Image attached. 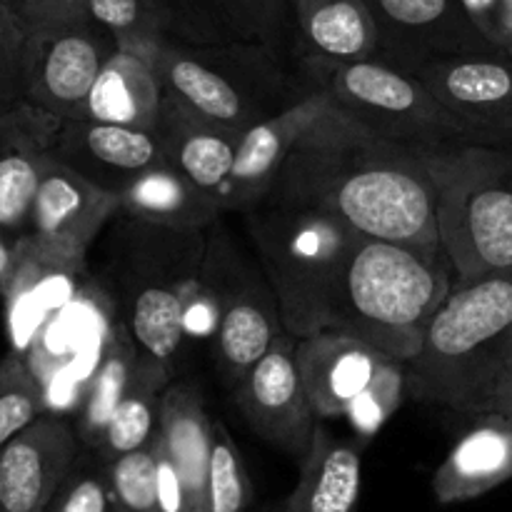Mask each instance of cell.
I'll use <instances>...</instances> for the list:
<instances>
[{
	"label": "cell",
	"instance_id": "cell-1",
	"mask_svg": "<svg viewBox=\"0 0 512 512\" xmlns=\"http://www.w3.org/2000/svg\"><path fill=\"white\" fill-rule=\"evenodd\" d=\"M268 198L325 210L365 238L443 248L423 150L373 133L330 100L300 135Z\"/></svg>",
	"mask_w": 512,
	"mask_h": 512
},
{
	"label": "cell",
	"instance_id": "cell-2",
	"mask_svg": "<svg viewBox=\"0 0 512 512\" xmlns=\"http://www.w3.org/2000/svg\"><path fill=\"white\" fill-rule=\"evenodd\" d=\"M455 283L445 248L423 250L358 235L340 270L325 328L410 363Z\"/></svg>",
	"mask_w": 512,
	"mask_h": 512
},
{
	"label": "cell",
	"instance_id": "cell-3",
	"mask_svg": "<svg viewBox=\"0 0 512 512\" xmlns=\"http://www.w3.org/2000/svg\"><path fill=\"white\" fill-rule=\"evenodd\" d=\"M512 365V268L458 280L408 370V395L463 415L490 413Z\"/></svg>",
	"mask_w": 512,
	"mask_h": 512
},
{
	"label": "cell",
	"instance_id": "cell-4",
	"mask_svg": "<svg viewBox=\"0 0 512 512\" xmlns=\"http://www.w3.org/2000/svg\"><path fill=\"white\" fill-rule=\"evenodd\" d=\"M105 263V295L115 320L143 353L170 368L183 353V313L203 280L208 230H180L118 213Z\"/></svg>",
	"mask_w": 512,
	"mask_h": 512
},
{
	"label": "cell",
	"instance_id": "cell-5",
	"mask_svg": "<svg viewBox=\"0 0 512 512\" xmlns=\"http://www.w3.org/2000/svg\"><path fill=\"white\" fill-rule=\"evenodd\" d=\"M243 215L260 268L278 298L285 333L305 338L323 330L340 270L358 233L325 210L278 198H265Z\"/></svg>",
	"mask_w": 512,
	"mask_h": 512
},
{
	"label": "cell",
	"instance_id": "cell-6",
	"mask_svg": "<svg viewBox=\"0 0 512 512\" xmlns=\"http://www.w3.org/2000/svg\"><path fill=\"white\" fill-rule=\"evenodd\" d=\"M435 185L438 228L458 280L512 268V148L423 150Z\"/></svg>",
	"mask_w": 512,
	"mask_h": 512
},
{
	"label": "cell",
	"instance_id": "cell-7",
	"mask_svg": "<svg viewBox=\"0 0 512 512\" xmlns=\"http://www.w3.org/2000/svg\"><path fill=\"white\" fill-rule=\"evenodd\" d=\"M280 50L260 43H188L163 40L153 63L165 95L193 115L245 133L280 113L288 83Z\"/></svg>",
	"mask_w": 512,
	"mask_h": 512
},
{
	"label": "cell",
	"instance_id": "cell-8",
	"mask_svg": "<svg viewBox=\"0 0 512 512\" xmlns=\"http://www.w3.org/2000/svg\"><path fill=\"white\" fill-rule=\"evenodd\" d=\"M310 88L330 105L368 125L373 133L413 150H438L475 143L470 130L430 95L423 80L385 58H303Z\"/></svg>",
	"mask_w": 512,
	"mask_h": 512
},
{
	"label": "cell",
	"instance_id": "cell-9",
	"mask_svg": "<svg viewBox=\"0 0 512 512\" xmlns=\"http://www.w3.org/2000/svg\"><path fill=\"white\" fill-rule=\"evenodd\" d=\"M203 278L218 303L215 355L228 383L238 388L248 370L285 333L278 298L265 273L235 250L228 235L208 238Z\"/></svg>",
	"mask_w": 512,
	"mask_h": 512
},
{
	"label": "cell",
	"instance_id": "cell-10",
	"mask_svg": "<svg viewBox=\"0 0 512 512\" xmlns=\"http://www.w3.org/2000/svg\"><path fill=\"white\" fill-rule=\"evenodd\" d=\"M120 213V195L90 183L48 153L23 243L43 258L85 265L90 245Z\"/></svg>",
	"mask_w": 512,
	"mask_h": 512
},
{
	"label": "cell",
	"instance_id": "cell-11",
	"mask_svg": "<svg viewBox=\"0 0 512 512\" xmlns=\"http://www.w3.org/2000/svg\"><path fill=\"white\" fill-rule=\"evenodd\" d=\"M435 100L478 145L512 138V55L505 50L430 58L415 70Z\"/></svg>",
	"mask_w": 512,
	"mask_h": 512
},
{
	"label": "cell",
	"instance_id": "cell-12",
	"mask_svg": "<svg viewBox=\"0 0 512 512\" xmlns=\"http://www.w3.org/2000/svg\"><path fill=\"white\" fill-rule=\"evenodd\" d=\"M118 48V40L95 23L33 38L23 103L60 123L83 118L98 75Z\"/></svg>",
	"mask_w": 512,
	"mask_h": 512
},
{
	"label": "cell",
	"instance_id": "cell-13",
	"mask_svg": "<svg viewBox=\"0 0 512 512\" xmlns=\"http://www.w3.org/2000/svg\"><path fill=\"white\" fill-rule=\"evenodd\" d=\"M295 345L298 338L290 333L270 345L238 385V403L260 438L303 460L320 420L305 393Z\"/></svg>",
	"mask_w": 512,
	"mask_h": 512
},
{
	"label": "cell",
	"instance_id": "cell-14",
	"mask_svg": "<svg viewBox=\"0 0 512 512\" xmlns=\"http://www.w3.org/2000/svg\"><path fill=\"white\" fill-rule=\"evenodd\" d=\"M380 30L378 58L418 70L443 55L500 50L478 28L463 0H365Z\"/></svg>",
	"mask_w": 512,
	"mask_h": 512
},
{
	"label": "cell",
	"instance_id": "cell-15",
	"mask_svg": "<svg viewBox=\"0 0 512 512\" xmlns=\"http://www.w3.org/2000/svg\"><path fill=\"white\" fill-rule=\"evenodd\" d=\"M80 435L45 410L0 448V512H45L80 460Z\"/></svg>",
	"mask_w": 512,
	"mask_h": 512
},
{
	"label": "cell",
	"instance_id": "cell-16",
	"mask_svg": "<svg viewBox=\"0 0 512 512\" xmlns=\"http://www.w3.org/2000/svg\"><path fill=\"white\" fill-rule=\"evenodd\" d=\"M50 153L90 183L115 195L150 168L165 163L155 130L93 118L63 120L50 140Z\"/></svg>",
	"mask_w": 512,
	"mask_h": 512
},
{
	"label": "cell",
	"instance_id": "cell-17",
	"mask_svg": "<svg viewBox=\"0 0 512 512\" xmlns=\"http://www.w3.org/2000/svg\"><path fill=\"white\" fill-rule=\"evenodd\" d=\"M295 358L318 420L345 418L390 360L363 340L335 328L298 338Z\"/></svg>",
	"mask_w": 512,
	"mask_h": 512
},
{
	"label": "cell",
	"instance_id": "cell-18",
	"mask_svg": "<svg viewBox=\"0 0 512 512\" xmlns=\"http://www.w3.org/2000/svg\"><path fill=\"white\" fill-rule=\"evenodd\" d=\"M325 105H328V98L320 90L310 88L293 105L245 130L233 173L223 193L225 213L230 210L248 213L250 208L268 198L295 143L308 130V125L323 113Z\"/></svg>",
	"mask_w": 512,
	"mask_h": 512
},
{
	"label": "cell",
	"instance_id": "cell-19",
	"mask_svg": "<svg viewBox=\"0 0 512 512\" xmlns=\"http://www.w3.org/2000/svg\"><path fill=\"white\" fill-rule=\"evenodd\" d=\"M60 120L18 103L0 108V230L25 238L43 163Z\"/></svg>",
	"mask_w": 512,
	"mask_h": 512
},
{
	"label": "cell",
	"instance_id": "cell-20",
	"mask_svg": "<svg viewBox=\"0 0 512 512\" xmlns=\"http://www.w3.org/2000/svg\"><path fill=\"white\" fill-rule=\"evenodd\" d=\"M512 480V415L480 413L433 475L440 505L468 503Z\"/></svg>",
	"mask_w": 512,
	"mask_h": 512
},
{
	"label": "cell",
	"instance_id": "cell-21",
	"mask_svg": "<svg viewBox=\"0 0 512 512\" xmlns=\"http://www.w3.org/2000/svg\"><path fill=\"white\" fill-rule=\"evenodd\" d=\"M155 133L163 145L165 165L178 170L195 188L213 195L223 205L225 185L233 173L243 133L193 115L168 95L160 108Z\"/></svg>",
	"mask_w": 512,
	"mask_h": 512
},
{
	"label": "cell",
	"instance_id": "cell-22",
	"mask_svg": "<svg viewBox=\"0 0 512 512\" xmlns=\"http://www.w3.org/2000/svg\"><path fill=\"white\" fill-rule=\"evenodd\" d=\"M175 38L188 43H260L283 48L290 0H165Z\"/></svg>",
	"mask_w": 512,
	"mask_h": 512
},
{
	"label": "cell",
	"instance_id": "cell-23",
	"mask_svg": "<svg viewBox=\"0 0 512 512\" xmlns=\"http://www.w3.org/2000/svg\"><path fill=\"white\" fill-rule=\"evenodd\" d=\"M363 495V448L318 423L300 478L280 512H358Z\"/></svg>",
	"mask_w": 512,
	"mask_h": 512
},
{
	"label": "cell",
	"instance_id": "cell-24",
	"mask_svg": "<svg viewBox=\"0 0 512 512\" xmlns=\"http://www.w3.org/2000/svg\"><path fill=\"white\" fill-rule=\"evenodd\" d=\"M158 438L168 450L185 493V512H205L213 420L190 383H170L160 398Z\"/></svg>",
	"mask_w": 512,
	"mask_h": 512
},
{
	"label": "cell",
	"instance_id": "cell-25",
	"mask_svg": "<svg viewBox=\"0 0 512 512\" xmlns=\"http://www.w3.org/2000/svg\"><path fill=\"white\" fill-rule=\"evenodd\" d=\"M163 100L165 90L153 53L120 45L98 75L83 118L155 130Z\"/></svg>",
	"mask_w": 512,
	"mask_h": 512
},
{
	"label": "cell",
	"instance_id": "cell-26",
	"mask_svg": "<svg viewBox=\"0 0 512 512\" xmlns=\"http://www.w3.org/2000/svg\"><path fill=\"white\" fill-rule=\"evenodd\" d=\"M303 58L350 63L380 55V30L365 0H293Z\"/></svg>",
	"mask_w": 512,
	"mask_h": 512
},
{
	"label": "cell",
	"instance_id": "cell-27",
	"mask_svg": "<svg viewBox=\"0 0 512 512\" xmlns=\"http://www.w3.org/2000/svg\"><path fill=\"white\" fill-rule=\"evenodd\" d=\"M120 213L165 228L208 230L225 210L220 200L163 163L135 178L120 193Z\"/></svg>",
	"mask_w": 512,
	"mask_h": 512
},
{
	"label": "cell",
	"instance_id": "cell-28",
	"mask_svg": "<svg viewBox=\"0 0 512 512\" xmlns=\"http://www.w3.org/2000/svg\"><path fill=\"white\" fill-rule=\"evenodd\" d=\"M173 368L163 360L140 350L130 383L120 398L118 408L110 415V423L100 438L95 453L103 463L145 448L158 430L160 398L170 385Z\"/></svg>",
	"mask_w": 512,
	"mask_h": 512
},
{
	"label": "cell",
	"instance_id": "cell-29",
	"mask_svg": "<svg viewBox=\"0 0 512 512\" xmlns=\"http://www.w3.org/2000/svg\"><path fill=\"white\" fill-rule=\"evenodd\" d=\"M140 348L130 338L128 330L115 320L113 330L103 340L98 353V365H95L93 378L88 380L83 400H80V418L78 435L80 443L88 448H98L105 428L110 423V415L118 408L125 388L130 383L135 363H138Z\"/></svg>",
	"mask_w": 512,
	"mask_h": 512
},
{
	"label": "cell",
	"instance_id": "cell-30",
	"mask_svg": "<svg viewBox=\"0 0 512 512\" xmlns=\"http://www.w3.org/2000/svg\"><path fill=\"white\" fill-rule=\"evenodd\" d=\"M90 20L108 30L123 48L150 50L175 38L165 0H88Z\"/></svg>",
	"mask_w": 512,
	"mask_h": 512
},
{
	"label": "cell",
	"instance_id": "cell-31",
	"mask_svg": "<svg viewBox=\"0 0 512 512\" xmlns=\"http://www.w3.org/2000/svg\"><path fill=\"white\" fill-rule=\"evenodd\" d=\"M250 503H253V485H250L243 455L230 438L223 420H213L205 512H248Z\"/></svg>",
	"mask_w": 512,
	"mask_h": 512
},
{
	"label": "cell",
	"instance_id": "cell-32",
	"mask_svg": "<svg viewBox=\"0 0 512 512\" xmlns=\"http://www.w3.org/2000/svg\"><path fill=\"white\" fill-rule=\"evenodd\" d=\"M45 413L38 378L20 353L0 358V448Z\"/></svg>",
	"mask_w": 512,
	"mask_h": 512
},
{
	"label": "cell",
	"instance_id": "cell-33",
	"mask_svg": "<svg viewBox=\"0 0 512 512\" xmlns=\"http://www.w3.org/2000/svg\"><path fill=\"white\" fill-rule=\"evenodd\" d=\"M108 485L113 512H163L158 493V465L153 440L135 453L110 460Z\"/></svg>",
	"mask_w": 512,
	"mask_h": 512
},
{
	"label": "cell",
	"instance_id": "cell-34",
	"mask_svg": "<svg viewBox=\"0 0 512 512\" xmlns=\"http://www.w3.org/2000/svg\"><path fill=\"white\" fill-rule=\"evenodd\" d=\"M405 395H408V370H405V363L390 358L375 375L370 388L360 395L358 403L348 410L345 420L350 423L353 433L363 443H368L393 418Z\"/></svg>",
	"mask_w": 512,
	"mask_h": 512
},
{
	"label": "cell",
	"instance_id": "cell-35",
	"mask_svg": "<svg viewBox=\"0 0 512 512\" xmlns=\"http://www.w3.org/2000/svg\"><path fill=\"white\" fill-rule=\"evenodd\" d=\"M33 38L13 0H0V108L23 103Z\"/></svg>",
	"mask_w": 512,
	"mask_h": 512
},
{
	"label": "cell",
	"instance_id": "cell-36",
	"mask_svg": "<svg viewBox=\"0 0 512 512\" xmlns=\"http://www.w3.org/2000/svg\"><path fill=\"white\" fill-rule=\"evenodd\" d=\"M45 512H113L110 505L108 465L98 468L95 463H80L68 475L63 488Z\"/></svg>",
	"mask_w": 512,
	"mask_h": 512
},
{
	"label": "cell",
	"instance_id": "cell-37",
	"mask_svg": "<svg viewBox=\"0 0 512 512\" xmlns=\"http://www.w3.org/2000/svg\"><path fill=\"white\" fill-rule=\"evenodd\" d=\"M30 38L93 23L88 0H13Z\"/></svg>",
	"mask_w": 512,
	"mask_h": 512
},
{
	"label": "cell",
	"instance_id": "cell-38",
	"mask_svg": "<svg viewBox=\"0 0 512 512\" xmlns=\"http://www.w3.org/2000/svg\"><path fill=\"white\" fill-rule=\"evenodd\" d=\"M183 330L185 340H215V333H218V303H215V295L210 285L205 283V278L188 295L183 313Z\"/></svg>",
	"mask_w": 512,
	"mask_h": 512
},
{
	"label": "cell",
	"instance_id": "cell-39",
	"mask_svg": "<svg viewBox=\"0 0 512 512\" xmlns=\"http://www.w3.org/2000/svg\"><path fill=\"white\" fill-rule=\"evenodd\" d=\"M465 10L470 13V18L478 23V28L493 40V30H495V15H498V5L500 0H463ZM495 43V40H493Z\"/></svg>",
	"mask_w": 512,
	"mask_h": 512
},
{
	"label": "cell",
	"instance_id": "cell-40",
	"mask_svg": "<svg viewBox=\"0 0 512 512\" xmlns=\"http://www.w3.org/2000/svg\"><path fill=\"white\" fill-rule=\"evenodd\" d=\"M493 40L500 50L512 55V0H500L498 15H495Z\"/></svg>",
	"mask_w": 512,
	"mask_h": 512
},
{
	"label": "cell",
	"instance_id": "cell-41",
	"mask_svg": "<svg viewBox=\"0 0 512 512\" xmlns=\"http://www.w3.org/2000/svg\"><path fill=\"white\" fill-rule=\"evenodd\" d=\"M20 253V238H13L5 230H0V288L8 283V278L13 275L15 263H18Z\"/></svg>",
	"mask_w": 512,
	"mask_h": 512
},
{
	"label": "cell",
	"instance_id": "cell-42",
	"mask_svg": "<svg viewBox=\"0 0 512 512\" xmlns=\"http://www.w3.org/2000/svg\"><path fill=\"white\" fill-rule=\"evenodd\" d=\"M505 413V415H512V365L508 368V373L503 375V380H500L498 390H495V398H493V405H490V413Z\"/></svg>",
	"mask_w": 512,
	"mask_h": 512
},
{
	"label": "cell",
	"instance_id": "cell-43",
	"mask_svg": "<svg viewBox=\"0 0 512 512\" xmlns=\"http://www.w3.org/2000/svg\"><path fill=\"white\" fill-rule=\"evenodd\" d=\"M503 148H512V138L508 140V145H503Z\"/></svg>",
	"mask_w": 512,
	"mask_h": 512
},
{
	"label": "cell",
	"instance_id": "cell-44",
	"mask_svg": "<svg viewBox=\"0 0 512 512\" xmlns=\"http://www.w3.org/2000/svg\"><path fill=\"white\" fill-rule=\"evenodd\" d=\"M290 8H293V0H290Z\"/></svg>",
	"mask_w": 512,
	"mask_h": 512
}]
</instances>
